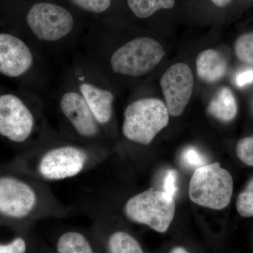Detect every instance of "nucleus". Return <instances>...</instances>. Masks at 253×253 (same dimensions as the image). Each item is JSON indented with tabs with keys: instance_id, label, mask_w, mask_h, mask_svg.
<instances>
[{
	"instance_id": "nucleus-16",
	"label": "nucleus",
	"mask_w": 253,
	"mask_h": 253,
	"mask_svg": "<svg viewBox=\"0 0 253 253\" xmlns=\"http://www.w3.org/2000/svg\"><path fill=\"white\" fill-rule=\"evenodd\" d=\"M57 249L59 253H94L86 238L77 232H68L61 236Z\"/></svg>"
},
{
	"instance_id": "nucleus-17",
	"label": "nucleus",
	"mask_w": 253,
	"mask_h": 253,
	"mask_svg": "<svg viewBox=\"0 0 253 253\" xmlns=\"http://www.w3.org/2000/svg\"><path fill=\"white\" fill-rule=\"evenodd\" d=\"M109 246L111 253H144L136 240L123 231L111 235Z\"/></svg>"
},
{
	"instance_id": "nucleus-1",
	"label": "nucleus",
	"mask_w": 253,
	"mask_h": 253,
	"mask_svg": "<svg viewBox=\"0 0 253 253\" xmlns=\"http://www.w3.org/2000/svg\"><path fill=\"white\" fill-rule=\"evenodd\" d=\"M23 9L26 39L42 54L67 50L81 39L74 15L66 6L43 1L31 3Z\"/></svg>"
},
{
	"instance_id": "nucleus-13",
	"label": "nucleus",
	"mask_w": 253,
	"mask_h": 253,
	"mask_svg": "<svg viewBox=\"0 0 253 253\" xmlns=\"http://www.w3.org/2000/svg\"><path fill=\"white\" fill-rule=\"evenodd\" d=\"M228 65L226 59L214 49L201 51L196 58V71L201 80L215 83L225 76Z\"/></svg>"
},
{
	"instance_id": "nucleus-6",
	"label": "nucleus",
	"mask_w": 253,
	"mask_h": 253,
	"mask_svg": "<svg viewBox=\"0 0 253 253\" xmlns=\"http://www.w3.org/2000/svg\"><path fill=\"white\" fill-rule=\"evenodd\" d=\"M232 193V176L219 163L198 168L190 181V199L204 207L224 209L230 203Z\"/></svg>"
},
{
	"instance_id": "nucleus-4",
	"label": "nucleus",
	"mask_w": 253,
	"mask_h": 253,
	"mask_svg": "<svg viewBox=\"0 0 253 253\" xmlns=\"http://www.w3.org/2000/svg\"><path fill=\"white\" fill-rule=\"evenodd\" d=\"M86 101L96 121L105 126L113 117L115 96L106 83V76L82 53H76L66 72Z\"/></svg>"
},
{
	"instance_id": "nucleus-12",
	"label": "nucleus",
	"mask_w": 253,
	"mask_h": 253,
	"mask_svg": "<svg viewBox=\"0 0 253 253\" xmlns=\"http://www.w3.org/2000/svg\"><path fill=\"white\" fill-rule=\"evenodd\" d=\"M36 204V195L28 184L11 177L0 178V214L26 217Z\"/></svg>"
},
{
	"instance_id": "nucleus-22",
	"label": "nucleus",
	"mask_w": 253,
	"mask_h": 253,
	"mask_svg": "<svg viewBox=\"0 0 253 253\" xmlns=\"http://www.w3.org/2000/svg\"><path fill=\"white\" fill-rule=\"evenodd\" d=\"M184 163L191 167H201L206 165L202 155L193 147H189L184 151L182 155Z\"/></svg>"
},
{
	"instance_id": "nucleus-3",
	"label": "nucleus",
	"mask_w": 253,
	"mask_h": 253,
	"mask_svg": "<svg viewBox=\"0 0 253 253\" xmlns=\"http://www.w3.org/2000/svg\"><path fill=\"white\" fill-rule=\"evenodd\" d=\"M43 56L23 37L0 31V75L11 79L27 80L33 91L39 95L47 81Z\"/></svg>"
},
{
	"instance_id": "nucleus-18",
	"label": "nucleus",
	"mask_w": 253,
	"mask_h": 253,
	"mask_svg": "<svg viewBox=\"0 0 253 253\" xmlns=\"http://www.w3.org/2000/svg\"><path fill=\"white\" fill-rule=\"evenodd\" d=\"M234 51L236 57L248 64H253V31L241 35L236 41Z\"/></svg>"
},
{
	"instance_id": "nucleus-24",
	"label": "nucleus",
	"mask_w": 253,
	"mask_h": 253,
	"mask_svg": "<svg viewBox=\"0 0 253 253\" xmlns=\"http://www.w3.org/2000/svg\"><path fill=\"white\" fill-rule=\"evenodd\" d=\"M26 245L22 238H17L6 245H0V253H25Z\"/></svg>"
},
{
	"instance_id": "nucleus-20",
	"label": "nucleus",
	"mask_w": 253,
	"mask_h": 253,
	"mask_svg": "<svg viewBox=\"0 0 253 253\" xmlns=\"http://www.w3.org/2000/svg\"><path fill=\"white\" fill-rule=\"evenodd\" d=\"M236 209L241 217H253V178L238 196Z\"/></svg>"
},
{
	"instance_id": "nucleus-23",
	"label": "nucleus",
	"mask_w": 253,
	"mask_h": 253,
	"mask_svg": "<svg viewBox=\"0 0 253 253\" xmlns=\"http://www.w3.org/2000/svg\"><path fill=\"white\" fill-rule=\"evenodd\" d=\"M176 179L177 174L176 171L170 169L168 171L167 174L165 176L164 182H163V191L166 193L168 196L174 198L177 192V186H176Z\"/></svg>"
},
{
	"instance_id": "nucleus-14",
	"label": "nucleus",
	"mask_w": 253,
	"mask_h": 253,
	"mask_svg": "<svg viewBox=\"0 0 253 253\" xmlns=\"http://www.w3.org/2000/svg\"><path fill=\"white\" fill-rule=\"evenodd\" d=\"M208 111L213 117L223 122H230L238 112L237 101L229 87H222L208 106Z\"/></svg>"
},
{
	"instance_id": "nucleus-7",
	"label": "nucleus",
	"mask_w": 253,
	"mask_h": 253,
	"mask_svg": "<svg viewBox=\"0 0 253 253\" xmlns=\"http://www.w3.org/2000/svg\"><path fill=\"white\" fill-rule=\"evenodd\" d=\"M124 211L131 220L164 233L174 219L175 201L164 191L151 188L133 196L126 202Z\"/></svg>"
},
{
	"instance_id": "nucleus-25",
	"label": "nucleus",
	"mask_w": 253,
	"mask_h": 253,
	"mask_svg": "<svg viewBox=\"0 0 253 253\" xmlns=\"http://www.w3.org/2000/svg\"><path fill=\"white\" fill-rule=\"evenodd\" d=\"M236 85L239 88H244L253 83V68H248L239 73L235 78Z\"/></svg>"
},
{
	"instance_id": "nucleus-27",
	"label": "nucleus",
	"mask_w": 253,
	"mask_h": 253,
	"mask_svg": "<svg viewBox=\"0 0 253 253\" xmlns=\"http://www.w3.org/2000/svg\"><path fill=\"white\" fill-rule=\"evenodd\" d=\"M169 253H189L186 249L182 247H176L175 249H172Z\"/></svg>"
},
{
	"instance_id": "nucleus-5",
	"label": "nucleus",
	"mask_w": 253,
	"mask_h": 253,
	"mask_svg": "<svg viewBox=\"0 0 253 253\" xmlns=\"http://www.w3.org/2000/svg\"><path fill=\"white\" fill-rule=\"evenodd\" d=\"M168 121L169 113L161 100L141 98L125 109L123 134L128 140L148 145L167 126Z\"/></svg>"
},
{
	"instance_id": "nucleus-15",
	"label": "nucleus",
	"mask_w": 253,
	"mask_h": 253,
	"mask_svg": "<svg viewBox=\"0 0 253 253\" xmlns=\"http://www.w3.org/2000/svg\"><path fill=\"white\" fill-rule=\"evenodd\" d=\"M128 6L136 17L144 19L160 9H172L175 0H126Z\"/></svg>"
},
{
	"instance_id": "nucleus-10",
	"label": "nucleus",
	"mask_w": 253,
	"mask_h": 253,
	"mask_svg": "<svg viewBox=\"0 0 253 253\" xmlns=\"http://www.w3.org/2000/svg\"><path fill=\"white\" fill-rule=\"evenodd\" d=\"M168 113L179 116L185 110L194 87V77L189 66L178 63L168 68L160 81Z\"/></svg>"
},
{
	"instance_id": "nucleus-2",
	"label": "nucleus",
	"mask_w": 253,
	"mask_h": 253,
	"mask_svg": "<svg viewBox=\"0 0 253 253\" xmlns=\"http://www.w3.org/2000/svg\"><path fill=\"white\" fill-rule=\"evenodd\" d=\"M104 75L137 78L147 74L165 56L162 46L153 38L136 37L123 43L110 54L82 53Z\"/></svg>"
},
{
	"instance_id": "nucleus-21",
	"label": "nucleus",
	"mask_w": 253,
	"mask_h": 253,
	"mask_svg": "<svg viewBox=\"0 0 253 253\" xmlns=\"http://www.w3.org/2000/svg\"><path fill=\"white\" fill-rule=\"evenodd\" d=\"M236 154L245 164L253 166V135L243 138L238 142Z\"/></svg>"
},
{
	"instance_id": "nucleus-26",
	"label": "nucleus",
	"mask_w": 253,
	"mask_h": 253,
	"mask_svg": "<svg viewBox=\"0 0 253 253\" xmlns=\"http://www.w3.org/2000/svg\"><path fill=\"white\" fill-rule=\"evenodd\" d=\"M212 1L216 6L219 7H224L231 2V0H212Z\"/></svg>"
},
{
	"instance_id": "nucleus-11",
	"label": "nucleus",
	"mask_w": 253,
	"mask_h": 253,
	"mask_svg": "<svg viewBox=\"0 0 253 253\" xmlns=\"http://www.w3.org/2000/svg\"><path fill=\"white\" fill-rule=\"evenodd\" d=\"M87 158L84 150L73 146L54 148L46 152L38 166L40 174L50 180H60L77 175Z\"/></svg>"
},
{
	"instance_id": "nucleus-8",
	"label": "nucleus",
	"mask_w": 253,
	"mask_h": 253,
	"mask_svg": "<svg viewBox=\"0 0 253 253\" xmlns=\"http://www.w3.org/2000/svg\"><path fill=\"white\" fill-rule=\"evenodd\" d=\"M56 96L60 111L76 134L84 139H96L99 135L101 126L65 73Z\"/></svg>"
},
{
	"instance_id": "nucleus-9",
	"label": "nucleus",
	"mask_w": 253,
	"mask_h": 253,
	"mask_svg": "<svg viewBox=\"0 0 253 253\" xmlns=\"http://www.w3.org/2000/svg\"><path fill=\"white\" fill-rule=\"evenodd\" d=\"M36 118L28 101L21 95L0 94V134L9 140L22 143L34 131Z\"/></svg>"
},
{
	"instance_id": "nucleus-19",
	"label": "nucleus",
	"mask_w": 253,
	"mask_h": 253,
	"mask_svg": "<svg viewBox=\"0 0 253 253\" xmlns=\"http://www.w3.org/2000/svg\"><path fill=\"white\" fill-rule=\"evenodd\" d=\"M76 9L91 15L104 14L111 7L112 0H68Z\"/></svg>"
}]
</instances>
